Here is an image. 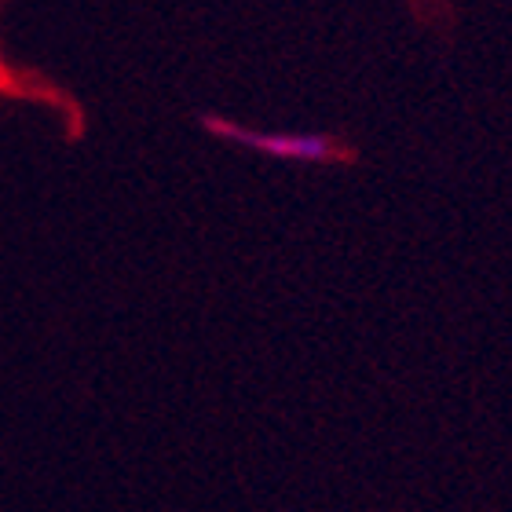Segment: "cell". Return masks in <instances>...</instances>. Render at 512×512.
Segmentation results:
<instances>
[{
  "label": "cell",
  "mask_w": 512,
  "mask_h": 512,
  "mask_svg": "<svg viewBox=\"0 0 512 512\" xmlns=\"http://www.w3.org/2000/svg\"><path fill=\"white\" fill-rule=\"evenodd\" d=\"M205 132L227 139V143H238V147L260 150L264 158L275 161H297V165H326V161H341L344 150L333 143L330 136L322 132H260V128L238 125V121L227 118H202Z\"/></svg>",
  "instance_id": "1"
}]
</instances>
